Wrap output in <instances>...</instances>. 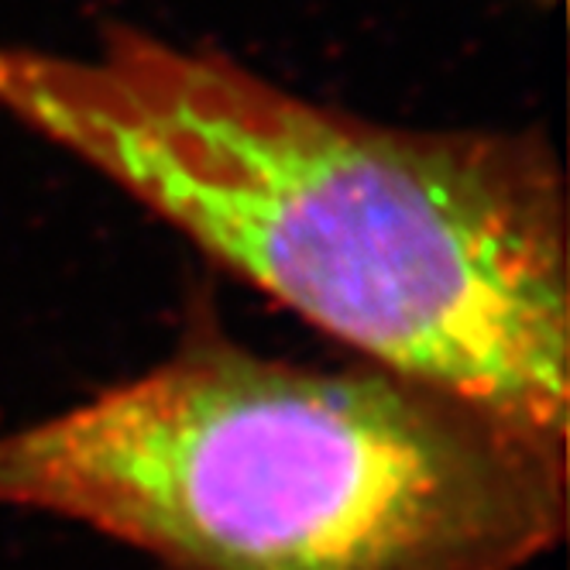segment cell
I'll use <instances>...</instances> for the list:
<instances>
[{
  "instance_id": "1",
  "label": "cell",
  "mask_w": 570,
  "mask_h": 570,
  "mask_svg": "<svg viewBox=\"0 0 570 570\" xmlns=\"http://www.w3.org/2000/svg\"><path fill=\"white\" fill-rule=\"evenodd\" d=\"M0 114L361 361L570 446L567 193L537 128L382 125L138 24L0 42Z\"/></svg>"
},
{
  "instance_id": "2",
  "label": "cell",
  "mask_w": 570,
  "mask_h": 570,
  "mask_svg": "<svg viewBox=\"0 0 570 570\" xmlns=\"http://www.w3.org/2000/svg\"><path fill=\"white\" fill-rule=\"evenodd\" d=\"M567 451L368 361L258 354L196 309L148 372L0 433V509L158 570H525L563 540Z\"/></svg>"
},
{
  "instance_id": "3",
  "label": "cell",
  "mask_w": 570,
  "mask_h": 570,
  "mask_svg": "<svg viewBox=\"0 0 570 570\" xmlns=\"http://www.w3.org/2000/svg\"><path fill=\"white\" fill-rule=\"evenodd\" d=\"M540 4H550V0H540Z\"/></svg>"
}]
</instances>
